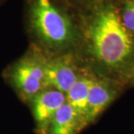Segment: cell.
Instances as JSON below:
<instances>
[{
	"instance_id": "obj_9",
	"label": "cell",
	"mask_w": 134,
	"mask_h": 134,
	"mask_svg": "<svg viewBox=\"0 0 134 134\" xmlns=\"http://www.w3.org/2000/svg\"><path fill=\"white\" fill-rule=\"evenodd\" d=\"M118 8L122 23L134 36V0H118Z\"/></svg>"
},
{
	"instance_id": "obj_11",
	"label": "cell",
	"mask_w": 134,
	"mask_h": 134,
	"mask_svg": "<svg viewBox=\"0 0 134 134\" xmlns=\"http://www.w3.org/2000/svg\"><path fill=\"white\" fill-rule=\"evenodd\" d=\"M121 81H125L128 83H134V57L127 67V70L125 71V74L123 75Z\"/></svg>"
},
{
	"instance_id": "obj_3",
	"label": "cell",
	"mask_w": 134,
	"mask_h": 134,
	"mask_svg": "<svg viewBox=\"0 0 134 134\" xmlns=\"http://www.w3.org/2000/svg\"><path fill=\"white\" fill-rule=\"evenodd\" d=\"M46 62L47 58L40 49L31 48L7 67L3 77L19 98L29 103L47 88Z\"/></svg>"
},
{
	"instance_id": "obj_10",
	"label": "cell",
	"mask_w": 134,
	"mask_h": 134,
	"mask_svg": "<svg viewBox=\"0 0 134 134\" xmlns=\"http://www.w3.org/2000/svg\"><path fill=\"white\" fill-rule=\"evenodd\" d=\"M61 1L79 12L82 10L87 8L88 7L91 6L99 0H61Z\"/></svg>"
},
{
	"instance_id": "obj_8",
	"label": "cell",
	"mask_w": 134,
	"mask_h": 134,
	"mask_svg": "<svg viewBox=\"0 0 134 134\" xmlns=\"http://www.w3.org/2000/svg\"><path fill=\"white\" fill-rule=\"evenodd\" d=\"M94 76L81 74L75 84L66 94V102L86 120V109L89 92ZM89 125V123H88Z\"/></svg>"
},
{
	"instance_id": "obj_4",
	"label": "cell",
	"mask_w": 134,
	"mask_h": 134,
	"mask_svg": "<svg viewBox=\"0 0 134 134\" xmlns=\"http://www.w3.org/2000/svg\"><path fill=\"white\" fill-rule=\"evenodd\" d=\"M119 80L100 75L95 76L89 92L86 120L90 124L98 117L115 100L120 92Z\"/></svg>"
},
{
	"instance_id": "obj_6",
	"label": "cell",
	"mask_w": 134,
	"mask_h": 134,
	"mask_svg": "<svg viewBox=\"0 0 134 134\" xmlns=\"http://www.w3.org/2000/svg\"><path fill=\"white\" fill-rule=\"evenodd\" d=\"M66 102V95L52 88L43 90L29 101L39 134H46L56 113Z\"/></svg>"
},
{
	"instance_id": "obj_12",
	"label": "cell",
	"mask_w": 134,
	"mask_h": 134,
	"mask_svg": "<svg viewBox=\"0 0 134 134\" xmlns=\"http://www.w3.org/2000/svg\"><path fill=\"white\" fill-rule=\"evenodd\" d=\"M5 1V0H0V5H1V4H2Z\"/></svg>"
},
{
	"instance_id": "obj_7",
	"label": "cell",
	"mask_w": 134,
	"mask_h": 134,
	"mask_svg": "<svg viewBox=\"0 0 134 134\" xmlns=\"http://www.w3.org/2000/svg\"><path fill=\"white\" fill-rule=\"evenodd\" d=\"M87 125L86 120L66 102L56 113L46 134H79Z\"/></svg>"
},
{
	"instance_id": "obj_5",
	"label": "cell",
	"mask_w": 134,
	"mask_h": 134,
	"mask_svg": "<svg viewBox=\"0 0 134 134\" xmlns=\"http://www.w3.org/2000/svg\"><path fill=\"white\" fill-rule=\"evenodd\" d=\"M81 73L70 53L47 58L46 77L47 88L66 94Z\"/></svg>"
},
{
	"instance_id": "obj_1",
	"label": "cell",
	"mask_w": 134,
	"mask_h": 134,
	"mask_svg": "<svg viewBox=\"0 0 134 134\" xmlns=\"http://www.w3.org/2000/svg\"><path fill=\"white\" fill-rule=\"evenodd\" d=\"M79 15L86 56L100 75L121 80L134 57V36L122 23L118 0H99Z\"/></svg>"
},
{
	"instance_id": "obj_2",
	"label": "cell",
	"mask_w": 134,
	"mask_h": 134,
	"mask_svg": "<svg viewBox=\"0 0 134 134\" xmlns=\"http://www.w3.org/2000/svg\"><path fill=\"white\" fill-rule=\"evenodd\" d=\"M26 28L50 57L71 53L81 40L79 12L61 0H26Z\"/></svg>"
}]
</instances>
